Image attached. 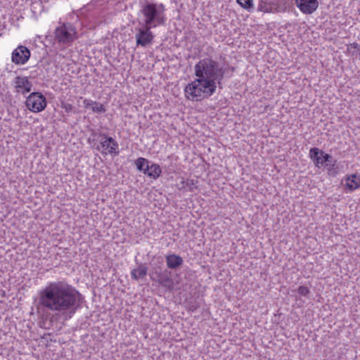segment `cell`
Wrapping results in <instances>:
<instances>
[{
  "instance_id": "6da1fadb",
  "label": "cell",
  "mask_w": 360,
  "mask_h": 360,
  "mask_svg": "<svg viewBox=\"0 0 360 360\" xmlns=\"http://www.w3.org/2000/svg\"><path fill=\"white\" fill-rule=\"evenodd\" d=\"M42 304L51 310H66L76 303V296L73 291L62 285L49 287L42 296Z\"/></svg>"
},
{
  "instance_id": "7a4b0ae2",
  "label": "cell",
  "mask_w": 360,
  "mask_h": 360,
  "mask_svg": "<svg viewBox=\"0 0 360 360\" xmlns=\"http://www.w3.org/2000/svg\"><path fill=\"white\" fill-rule=\"evenodd\" d=\"M216 88L215 82L198 79L186 87L184 96L190 102H200L213 95Z\"/></svg>"
},
{
  "instance_id": "3957f363",
  "label": "cell",
  "mask_w": 360,
  "mask_h": 360,
  "mask_svg": "<svg viewBox=\"0 0 360 360\" xmlns=\"http://www.w3.org/2000/svg\"><path fill=\"white\" fill-rule=\"evenodd\" d=\"M196 75L199 79L215 81L221 77L222 70L217 62L205 58L198 62L195 68Z\"/></svg>"
},
{
  "instance_id": "277c9868",
  "label": "cell",
  "mask_w": 360,
  "mask_h": 360,
  "mask_svg": "<svg viewBox=\"0 0 360 360\" xmlns=\"http://www.w3.org/2000/svg\"><path fill=\"white\" fill-rule=\"evenodd\" d=\"M135 164L140 171L143 172L152 178L157 179L161 175V169L159 165L143 159H137L135 161Z\"/></svg>"
},
{
  "instance_id": "5b68a950",
  "label": "cell",
  "mask_w": 360,
  "mask_h": 360,
  "mask_svg": "<svg viewBox=\"0 0 360 360\" xmlns=\"http://www.w3.org/2000/svg\"><path fill=\"white\" fill-rule=\"evenodd\" d=\"M31 56V51L29 46L20 45L14 49L12 54V62L14 65H22L26 64Z\"/></svg>"
},
{
  "instance_id": "8992f818",
  "label": "cell",
  "mask_w": 360,
  "mask_h": 360,
  "mask_svg": "<svg viewBox=\"0 0 360 360\" xmlns=\"http://www.w3.org/2000/svg\"><path fill=\"white\" fill-rule=\"evenodd\" d=\"M310 156L317 166L325 168H329V167L332 166V158L319 149H312L310 152Z\"/></svg>"
},
{
  "instance_id": "52a82bcc",
  "label": "cell",
  "mask_w": 360,
  "mask_h": 360,
  "mask_svg": "<svg viewBox=\"0 0 360 360\" xmlns=\"http://www.w3.org/2000/svg\"><path fill=\"white\" fill-rule=\"evenodd\" d=\"M296 5L303 14H312L317 10L320 3L318 1H299L296 2Z\"/></svg>"
},
{
  "instance_id": "ba28073f",
  "label": "cell",
  "mask_w": 360,
  "mask_h": 360,
  "mask_svg": "<svg viewBox=\"0 0 360 360\" xmlns=\"http://www.w3.org/2000/svg\"><path fill=\"white\" fill-rule=\"evenodd\" d=\"M167 263L170 268H176L182 265V260L180 257L177 255H169L167 257Z\"/></svg>"
},
{
  "instance_id": "9c48e42d",
  "label": "cell",
  "mask_w": 360,
  "mask_h": 360,
  "mask_svg": "<svg viewBox=\"0 0 360 360\" xmlns=\"http://www.w3.org/2000/svg\"><path fill=\"white\" fill-rule=\"evenodd\" d=\"M346 184L347 187L352 188V189L358 187V177L354 176V175L349 177L346 181Z\"/></svg>"
},
{
  "instance_id": "30bf717a",
  "label": "cell",
  "mask_w": 360,
  "mask_h": 360,
  "mask_svg": "<svg viewBox=\"0 0 360 360\" xmlns=\"http://www.w3.org/2000/svg\"><path fill=\"white\" fill-rule=\"evenodd\" d=\"M238 4L245 9H250L253 6V2L252 1L238 2Z\"/></svg>"
}]
</instances>
